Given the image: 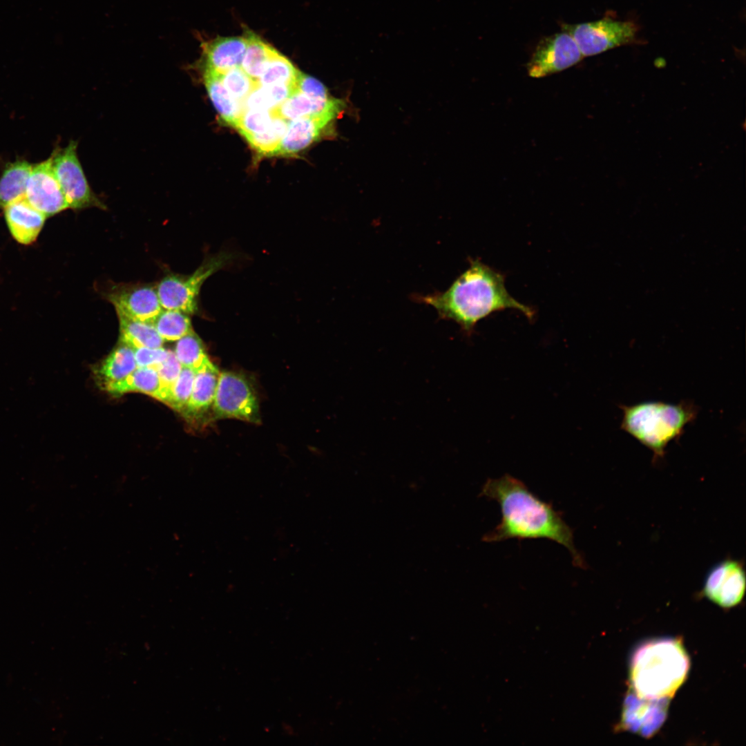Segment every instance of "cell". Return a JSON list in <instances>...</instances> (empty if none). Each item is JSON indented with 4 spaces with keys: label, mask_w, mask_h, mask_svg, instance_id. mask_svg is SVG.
Segmentation results:
<instances>
[{
    "label": "cell",
    "mask_w": 746,
    "mask_h": 746,
    "mask_svg": "<svg viewBox=\"0 0 746 746\" xmlns=\"http://www.w3.org/2000/svg\"><path fill=\"white\" fill-rule=\"evenodd\" d=\"M276 113L272 111L245 109L234 128L244 137L258 134L267 129Z\"/></svg>",
    "instance_id": "4dcf8cb0"
},
{
    "label": "cell",
    "mask_w": 746,
    "mask_h": 746,
    "mask_svg": "<svg viewBox=\"0 0 746 746\" xmlns=\"http://www.w3.org/2000/svg\"><path fill=\"white\" fill-rule=\"evenodd\" d=\"M480 495L496 501L501 519L497 526L483 537L486 542L508 539H548L568 549L575 566L585 568L576 549L573 531L553 505L540 499L520 480L509 475L488 479Z\"/></svg>",
    "instance_id": "6da1fadb"
},
{
    "label": "cell",
    "mask_w": 746,
    "mask_h": 746,
    "mask_svg": "<svg viewBox=\"0 0 746 746\" xmlns=\"http://www.w3.org/2000/svg\"><path fill=\"white\" fill-rule=\"evenodd\" d=\"M689 667V656L680 640L664 638L645 642L630 660L631 689L640 698H669L684 682Z\"/></svg>",
    "instance_id": "3957f363"
},
{
    "label": "cell",
    "mask_w": 746,
    "mask_h": 746,
    "mask_svg": "<svg viewBox=\"0 0 746 746\" xmlns=\"http://www.w3.org/2000/svg\"><path fill=\"white\" fill-rule=\"evenodd\" d=\"M161 385L153 367H137L124 379L107 385L104 390L113 394L141 392L157 399Z\"/></svg>",
    "instance_id": "7402d4cb"
},
{
    "label": "cell",
    "mask_w": 746,
    "mask_h": 746,
    "mask_svg": "<svg viewBox=\"0 0 746 746\" xmlns=\"http://www.w3.org/2000/svg\"><path fill=\"white\" fill-rule=\"evenodd\" d=\"M117 316L153 323L162 312L156 285L149 283H119L105 294Z\"/></svg>",
    "instance_id": "9c48e42d"
},
{
    "label": "cell",
    "mask_w": 746,
    "mask_h": 746,
    "mask_svg": "<svg viewBox=\"0 0 746 746\" xmlns=\"http://www.w3.org/2000/svg\"><path fill=\"white\" fill-rule=\"evenodd\" d=\"M77 142L70 140L64 148L51 153L52 168L69 209L81 210L106 205L91 189L77 153Z\"/></svg>",
    "instance_id": "ba28073f"
},
{
    "label": "cell",
    "mask_w": 746,
    "mask_h": 746,
    "mask_svg": "<svg viewBox=\"0 0 746 746\" xmlns=\"http://www.w3.org/2000/svg\"><path fill=\"white\" fill-rule=\"evenodd\" d=\"M620 407L621 429L649 448L653 460L664 457L668 444L680 438L698 414L696 405L687 401L677 404L651 401Z\"/></svg>",
    "instance_id": "277c9868"
},
{
    "label": "cell",
    "mask_w": 746,
    "mask_h": 746,
    "mask_svg": "<svg viewBox=\"0 0 746 746\" xmlns=\"http://www.w3.org/2000/svg\"><path fill=\"white\" fill-rule=\"evenodd\" d=\"M582 57L572 36L563 31L539 43L527 65L528 73L532 77H543L576 64Z\"/></svg>",
    "instance_id": "30bf717a"
},
{
    "label": "cell",
    "mask_w": 746,
    "mask_h": 746,
    "mask_svg": "<svg viewBox=\"0 0 746 746\" xmlns=\"http://www.w3.org/2000/svg\"><path fill=\"white\" fill-rule=\"evenodd\" d=\"M235 258L233 254L220 251L207 257L189 275L167 274L156 285L162 309L178 310L188 315L198 313L202 285L211 275L231 265Z\"/></svg>",
    "instance_id": "5b68a950"
},
{
    "label": "cell",
    "mask_w": 746,
    "mask_h": 746,
    "mask_svg": "<svg viewBox=\"0 0 746 746\" xmlns=\"http://www.w3.org/2000/svg\"><path fill=\"white\" fill-rule=\"evenodd\" d=\"M296 90L314 99H327L331 97L321 82L301 72L296 81Z\"/></svg>",
    "instance_id": "836d02e7"
},
{
    "label": "cell",
    "mask_w": 746,
    "mask_h": 746,
    "mask_svg": "<svg viewBox=\"0 0 746 746\" xmlns=\"http://www.w3.org/2000/svg\"><path fill=\"white\" fill-rule=\"evenodd\" d=\"M275 113V112H274ZM288 122L276 114L269 127L263 132L245 137L251 146L264 155H276Z\"/></svg>",
    "instance_id": "f1b7e54d"
},
{
    "label": "cell",
    "mask_w": 746,
    "mask_h": 746,
    "mask_svg": "<svg viewBox=\"0 0 746 746\" xmlns=\"http://www.w3.org/2000/svg\"><path fill=\"white\" fill-rule=\"evenodd\" d=\"M25 198L47 218L69 209L61 186L55 174L51 155L32 164Z\"/></svg>",
    "instance_id": "7c38bea8"
},
{
    "label": "cell",
    "mask_w": 746,
    "mask_h": 746,
    "mask_svg": "<svg viewBox=\"0 0 746 746\" xmlns=\"http://www.w3.org/2000/svg\"><path fill=\"white\" fill-rule=\"evenodd\" d=\"M345 104L342 100L332 97L327 99H314L295 90L280 105L273 111L287 122L298 118L335 113L341 115Z\"/></svg>",
    "instance_id": "e0dca14e"
},
{
    "label": "cell",
    "mask_w": 746,
    "mask_h": 746,
    "mask_svg": "<svg viewBox=\"0 0 746 746\" xmlns=\"http://www.w3.org/2000/svg\"><path fill=\"white\" fill-rule=\"evenodd\" d=\"M120 343L133 349L162 347L164 341L152 323L118 316Z\"/></svg>",
    "instance_id": "603a6c76"
},
{
    "label": "cell",
    "mask_w": 746,
    "mask_h": 746,
    "mask_svg": "<svg viewBox=\"0 0 746 746\" xmlns=\"http://www.w3.org/2000/svg\"><path fill=\"white\" fill-rule=\"evenodd\" d=\"M669 698L649 699L630 693L624 702L620 725L644 737L653 735L664 723Z\"/></svg>",
    "instance_id": "4fadbf2b"
},
{
    "label": "cell",
    "mask_w": 746,
    "mask_h": 746,
    "mask_svg": "<svg viewBox=\"0 0 746 746\" xmlns=\"http://www.w3.org/2000/svg\"><path fill=\"white\" fill-rule=\"evenodd\" d=\"M182 367L175 353L169 350L166 358L155 368L157 372L161 385L157 398L159 401L165 404L167 403Z\"/></svg>",
    "instance_id": "1f68e13d"
},
{
    "label": "cell",
    "mask_w": 746,
    "mask_h": 746,
    "mask_svg": "<svg viewBox=\"0 0 746 746\" xmlns=\"http://www.w3.org/2000/svg\"><path fill=\"white\" fill-rule=\"evenodd\" d=\"M211 410L214 419L232 418L260 422L256 393L248 380L237 372H220Z\"/></svg>",
    "instance_id": "8992f818"
},
{
    "label": "cell",
    "mask_w": 746,
    "mask_h": 746,
    "mask_svg": "<svg viewBox=\"0 0 746 746\" xmlns=\"http://www.w3.org/2000/svg\"><path fill=\"white\" fill-rule=\"evenodd\" d=\"M298 71L278 52L272 57L258 80L260 86L288 85L296 88Z\"/></svg>",
    "instance_id": "83f0119b"
},
{
    "label": "cell",
    "mask_w": 746,
    "mask_h": 746,
    "mask_svg": "<svg viewBox=\"0 0 746 746\" xmlns=\"http://www.w3.org/2000/svg\"><path fill=\"white\" fill-rule=\"evenodd\" d=\"M165 341H176L193 332L189 315L174 309H162L152 323Z\"/></svg>",
    "instance_id": "484cf974"
},
{
    "label": "cell",
    "mask_w": 746,
    "mask_h": 746,
    "mask_svg": "<svg viewBox=\"0 0 746 746\" xmlns=\"http://www.w3.org/2000/svg\"><path fill=\"white\" fill-rule=\"evenodd\" d=\"M203 79L209 98L220 117L235 127L245 111L244 105L234 99L224 87L220 73L204 67Z\"/></svg>",
    "instance_id": "d6986e66"
},
{
    "label": "cell",
    "mask_w": 746,
    "mask_h": 746,
    "mask_svg": "<svg viewBox=\"0 0 746 746\" xmlns=\"http://www.w3.org/2000/svg\"><path fill=\"white\" fill-rule=\"evenodd\" d=\"M32 164L19 159L7 163L0 176V209L25 197Z\"/></svg>",
    "instance_id": "44dd1931"
},
{
    "label": "cell",
    "mask_w": 746,
    "mask_h": 746,
    "mask_svg": "<svg viewBox=\"0 0 746 746\" xmlns=\"http://www.w3.org/2000/svg\"><path fill=\"white\" fill-rule=\"evenodd\" d=\"M219 371L212 362L196 372L189 399L182 411L187 419H198L212 408Z\"/></svg>",
    "instance_id": "ac0fdd59"
},
{
    "label": "cell",
    "mask_w": 746,
    "mask_h": 746,
    "mask_svg": "<svg viewBox=\"0 0 746 746\" xmlns=\"http://www.w3.org/2000/svg\"><path fill=\"white\" fill-rule=\"evenodd\" d=\"M136 368L133 349L120 343L95 370V375L99 387L104 389L124 379Z\"/></svg>",
    "instance_id": "ffe728a7"
},
{
    "label": "cell",
    "mask_w": 746,
    "mask_h": 746,
    "mask_svg": "<svg viewBox=\"0 0 746 746\" xmlns=\"http://www.w3.org/2000/svg\"><path fill=\"white\" fill-rule=\"evenodd\" d=\"M295 88L288 85H259L245 100V109L272 111L280 105Z\"/></svg>",
    "instance_id": "4316f807"
},
{
    "label": "cell",
    "mask_w": 746,
    "mask_h": 746,
    "mask_svg": "<svg viewBox=\"0 0 746 746\" xmlns=\"http://www.w3.org/2000/svg\"><path fill=\"white\" fill-rule=\"evenodd\" d=\"M339 115L325 113L289 121L276 155H294L308 147Z\"/></svg>",
    "instance_id": "5bb4252c"
},
{
    "label": "cell",
    "mask_w": 746,
    "mask_h": 746,
    "mask_svg": "<svg viewBox=\"0 0 746 746\" xmlns=\"http://www.w3.org/2000/svg\"><path fill=\"white\" fill-rule=\"evenodd\" d=\"M174 353L182 367L195 372L211 362L203 342L194 331L176 341Z\"/></svg>",
    "instance_id": "d4e9b609"
},
{
    "label": "cell",
    "mask_w": 746,
    "mask_h": 746,
    "mask_svg": "<svg viewBox=\"0 0 746 746\" xmlns=\"http://www.w3.org/2000/svg\"><path fill=\"white\" fill-rule=\"evenodd\" d=\"M246 37L247 45L240 67L258 81L278 51L252 32L247 33Z\"/></svg>",
    "instance_id": "cb8c5ba5"
},
{
    "label": "cell",
    "mask_w": 746,
    "mask_h": 746,
    "mask_svg": "<svg viewBox=\"0 0 746 746\" xmlns=\"http://www.w3.org/2000/svg\"><path fill=\"white\" fill-rule=\"evenodd\" d=\"M746 588L745 571L738 560L726 559L708 572L702 592L711 602L723 608H731L743 600Z\"/></svg>",
    "instance_id": "8fae6325"
},
{
    "label": "cell",
    "mask_w": 746,
    "mask_h": 746,
    "mask_svg": "<svg viewBox=\"0 0 746 746\" xmlns=\"http://www.w3.org/2000/svg\"><path fill=\"white\" fill-rule=\"evenodd\" d=\"M247 40L245 37H218L202 44L204 66L218 73L241 65Z\"/></svg>",
    "instance_id": "2e32d148"
},
{
    "label": "cell",
    "mask_w": 746,
    "mask_h": 746,
    "mask_svg": "<svg viewBox=\"0 0 746 746\" xmlns=\"http://www.w3.org/2000/svg\"><path fill=\"white\" fill-rule=\"evenodd\" d=\"M196 372L182 367L166 405L180 412L185 408L191 394Z\"/></svg>",
    "instance_id": "d6a6232c"
},
{
    "label": "cell",
    "mask_w": 746,
    "mask_h": 746,
    "mask_svg": "<svg viewBox=\"0 0 746 746\" xmlns=\"http://www.w3.org/2000/svg\"><path fill=\"white\" fill-rule=\"evenodd\" d=\"M6 224L12 238L19 244L33 243L41 231L47 217L32 207L24 198L3 208Z\"/></svg>",
    "instance_id": "9a60e30c"
},
{
    "label": "cell",
    "mask_w": 746,
    "mask_h": 746,
    "mask_svg": "<svg viewBox=\"0 0 746 746\" xmlns=\"http://www.w3.org/2000/svg\"><path fill=\"white\" fill-rule=\"evenodd\" d=\"M443 292L417 298L432 306L442 319L452 320L470 335L480 320L506 309H515L532 319V308L513 298L504 285V276L478 259Z\"/></svg>",
    "instance_id": "7a4b0ae2"
},
{
    "label": "cell",
    "mask_w": 746,
    "mask_h": 746,
    "mask_svg": "<svg viewBox=\"0 0 746 746\" xmlns=\"http://www.w3.org/2000/svg\"><path fill=\"white\" fill-rule=\"evenodd\" d=\"M133 350L137 367H147L154 369L166 358L169 353V350L162 347H140Z\"/></svg>",
    "instance_id": "e575fe53"
},
{
    "label": "cell",
    "mask_w": 746,
    "mask_h": 746,
    "mask_svg": "<svg viewBox=\"0 0 746 746\" xmlns=\"http://www.w3.org/2000/svg\"><path fill=\"white\" fill-rule=\"evenodd\" d=\"M221 79L232 97L242 104L251 93L259 86L258 81L249 76L240 66L221 74Z\"/></svg>",
    "instance_id": "f546056e"
},
{
    "label": "cell",
    "mask_w": 746,
    "mask_h": 746,
    "mask_svg": "<svg viewBox=\"0 0 746 746\" xmlns=\"http://www.w3.org/2000/svg\"><path fill=\"white\" fill-rule=\"evenodd\" d=\"M563 30L572 36L584 57L637 42L638 27L630 21L606 17L592 22L565 24Z\"/></svg>",
    "instance_id": "52a82bcc"
}]
</instances>
